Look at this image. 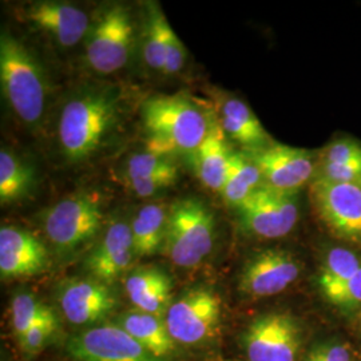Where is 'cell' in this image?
Returning a JSON list of instances; mask_svg holds the SVG:
<instances>
[{"label":"cell","mask_w":361,"mask_h":361,"mask_svg":"<svg viewBox=\"0 0 361 361\" xmlns=\"http://www.w3.org/2000/svg\"><path fill=\"white\" fill-rule=\"evenodd\" d=\"M177 177H178V173H169V174H162V176H157L146 180H133L128 182L131 190L137 195L152 197L173 186L174 182L177 180Z\"/></svg>","instance_id":"1f68e13d"},{"label":"cell","mask_w":361,"mask_h":361,"mask_svg":"<svg viewBox=\"0 0 361 361\" xmlns=\"http://www.w3.org/2000/svg\"><path fill=\"white\" fill-rule=\"evenodd\" d=\"M135 256L131 226L126 222L110 224L104 237L85 261L91 279L111 285L126 273Z\"/></svg>","instance_id":"2e32d148"},{"label":"cell","mask_w":361,"mask_h":361,"mask_svg":"<svg viewBox=\"0 0 361 361\" xmlns=\"http://www.w3.org/2000/svg\"><path fill=\"white\" fill-rule=\"evenodd\" d=\"M325 298L341 310H352L361 307V268L344 284L325 295Z\"/></svg>","instance_id":"f546056e"},{"label":"cell","mask_w":361,"mask_h":361,"mask_svg":"<svg viewBox=\"0 0 361 361\" xmlns=\"http://www.w3.org/2000/svg\"><path fill=\"white\" fill-rule=\"evenodd\" d=\"M361 268V258L347 247H334L324 259L319 286L324 296L332 292L337 286L344 284Z\"/></svg>","instance_id":"4316f807"},{"label":"cell","mask_w":361,"mask_h":361,"mask_svg":"<svg viewBox=\"0 0 361 361\" xmlns=\"http://www.w3.org/2000/svg\"><path fill=\"white\" fill-rule=\"evenodd\" d=\"M141 116L147 134L146 150L169 158L192 157L213 126L205 113L183 94L150 97L143 102Z\"/></svg>","instance_id":"7a4b0ae2"},{"label":"cell","mask_w":361,"mask_h":361,"mask_svg":"<svg viewBox=\"0 0 361 361\" xmlns=\"http://www.w3.org/2000/svg\"><path fill=\"white\" fill-rule=\"evenodd\" d=\"M0 86L18 119L38 128L46 109V77L34 54L6 30L0 35Z\"/></svg>","instance_id":"3957f363"},{"label":"cell","mask_w":361,"mask_h":361,"mask_svg":"<svg viewBox=\"0 0 361 361\" xmlns=\"http://www.w3.org/2000/svg\"><path fill=\"white\" fill-rule=\"evenodd\" d=\"M221 298L207 288H194L171 302L165 323L171 338L183 345H195L217 334Z\"/></svg>","instance_id":"ba28073f"},{"label":"cell","mask_w":361,"mask_h":361,"mask_svg":"<svg viewBox=\"0 0 361 361\" xmlns=\"http://www.w3.org/2000/svg\"><path fill=\"white\" fill-rule=\"evenodd\" d=\"M116 325L161 359H168V356L174 352L176 341L169 334L165 320L159 316L142 310H130L118 316Z\"/></svg>","instance_id":"44dd1931"},{"label":"cell","mask_w":361,"mask_h":361,"mask_svg":"<svg viewBox=\"0 0 361 361\" xmlns=\"http://www.w3.org/2000/svg\"><path fill=\"white\" fill-rule=\"evenodd\" d=\"M247 361H297L302 329L286 312H269L247 325L243 337Z\"/></svg>","instance_id":"52a82bcc"},{"label":"cell","mask_w":361,"mask_h":361,"mask_svg":"<svg viewBox=\"0 0 361 361\" xmlns=\"http://www.w3.org/2000/svg\"><path fill=\"white\" fill-rule=\"evenodd\" d=\"M216 221L209 207L189 197L169 209L166 238L162 252L180 268H194L212 253Z\"/></svg>","instance_id":"277c9868"},{"label":"cell","mask_w":361,"mask_h":361,"mask_svg":"<svg viewBox=\"0 0 361 361\" xmlns=\"http://www.w3.org/2000/svg\"><path fill=\"white\" fill-rule=\"evenodd\" d=\"M22 16L63 47L75 46L87 38L90 31L89 15L63 1L46 0L30 3L23 8Z\"/></svg>","instance_id":"5bb4252c"},{"label":"cell","mask_w":361,"mask_h":361,"mask_svg":"<svg viewBox=\"0 0 361 361\" xmlns=\"http://www.w3.org/2000/svg\"><path fill=\"white\" fill-rule=\"evenodd\" d=\"M360 323H361V310H360Z\"/></svg>","instance_id":"e575fe53"},{"label":"cell","mask_w":361,"mask_h":361,"mask_svg":"<svg viewBox=\"0 0 361 361\" xmlns=\"http://www.w3.org/2000/svg\"><path fill=\"white\" fill-rule=\"evenodd\" d=\"M221 129L233 141L257 152L271 146V138L252 109L237 98H228L221 109Z\"/></svg>","instance_id":"d6986e66"},{"label":"cell","mask_w":361,"mask_h":361,"mask_svg":"<svg viewBox=\"0 0 361 361\" xmlns=\"http://www.w3.org/2000/svg\"><path fill=\"white\" fill-rule=\"evenodd\" d=\"M119 116L118 87H91L68 99L58 122L59 145L67 161L82 162L95 154L116 129Z\"/></svg>","instance_id":"6da1fadb"},{"label":"cell","mask_w":361,"mask_h":361,"mask_svg":"<svg viewBox=\"0 0 361 361\" xmlns=\"http://www.w3.org/2000/svg\"><path fill=\"white\" fill-rule=\"evenodd\" d=\"M264 185L259 169L245 153H232L226 180L221 190L225 202L237 207Z\"/></svg>","instance_id":"cb8c5ba5"},{"label":"cell","mask_w":361,"mask_h":361,"mask_svg":"<svg viewBox=\"0 0 361 361\" xmlns=\"http://www.w3.org/2000/svg\"><path fill=\"white\" fill-rule=\"evenodd\" d=\"M232 152L225 142L224 131L219 126H212L205 141L190 158L197 177L207 189L221 192L226 180Z\"/></svg>","instance_id":"ffe728a7"},{"label":"cell","mask_w":361,"mask_h":361,"mask_svg":"<svg viewBox=\"0 0 361 361\" xmlns=\"http://www.w3.org/2000/svg\"><path fill=\"white\" fill-rule=\"evenodd\" d=\"M310 200L329 232L361 245V185L314 178L310 183Z\"/></svg>","instance_id":"9c48e42d"},{"label":"cell","mask_w":361,"mask_h":361,"mask_svg":"<svg viewBox=\"0 0 361 361\" xmlns=\"http://www.w3.org/2000/svg\"><path fill=\"white\" fill-rule=\"evenodd\" d=\"M169 173H178L171 158L149 150L131 155L126 165V180H146Z\"/></svg>","instance_id":"83f0119b"},{"label":"cell","mask_w":361,"mask_h":361,"mask_svg":"<svg viewBox=\"0 0 361 361\" xmlns=\"http://www.w3.org/2000/svg\"><path fill=\"white\" fill-rule=\"evenodd\" d=\"M59 325H52V324H44V325H37L32 326L27 331L26 334L20 336L18 338L19 345L22 349L30 353V355H35L39 350L46 347V344L50 341L55 331L58 329Z\"/></svg>","instance_id":"4dcf8cb0"},{"label":"cell","mask_w":361,"mask_h":361,"mask_svg":"<svg viewBox=\"0 0 361 361\" xmlns=\"http://www.w3.org/2000/svg\"><path fill=\"white\" fill-rule=\"evenodd\" d=\"M34 169L7 149L0 152V204L10 205L26 198L35 188Z\"/></svg>","instance_id":"603a6c76"},{"label":"cell","mask_w":361,"mask_h":361,"mask_svg":"<svg viewBox=\"0 0 361 361\" xmlns=\"http://www.w3.org/2000/svg\"><path fill=\"white\" fill-rule=\"evenodd\" d=\"M171 31L173 28L169 25L168 19L161 8L157 4H152L146 25L142 54L146 65L155 71H164Z\"/></svg>","instance_id":"484cf974"},{"label":"cell","mask_w":361,"mask_h":361,"mask_svg":"<svg viewBox=\"0 0 361 361\" xmlns=\"http://www.w3.org/2000/svg\"><path fill=\"white\" fill-rule=\"evenodd\" d=\"M300 273V262L288 250L264 249L246 261L238 289L250 298L276 296L293 284Z\"/></svg>","instance_id":"4fadbf2b"},{"label":"cell","mask_w":361,"mask_h":361,"mask_svg":"<svg viewBox=\"0 0 361 361\" xmlns=\"http://www.w3.org/2000/svg\"><path fill=\"white\" fill-rule=\"evenodd\" d=\"M307 361H350V352L343 343L326 341L312 349Z\"/></svg>","instance_id":"d6a6232c"},{"label":"cell","mask_w":361,"mask_h":361,"mask_svg":"<svg viewBox=\"0 0 361 361\" xmlns=\"http://www.w3.org/2000/svg\"><path fill=\"white\" fill-rule=\"evenodd\" d=\"M237 213L244 232L265 240L288 235L300 219L295 195L277 192L267 185L259 186L237 207Z\"/></svg>","instance_id":"30bf717a"},{"label":"cell","mask_w":361,"mask_h":361,"mask_svg":"<svg viewBox=\"0 0 361 361\" xmlns=\"http://www.w3.org/2000/svg\"><path fill=\"white\" fill-rule=\"evenodd\" d=\"M259 169L264 185L295 195L316 176L317 159L310 152L288 145H274L257 152H244Z\"/></svg>","instance_id":"7c38bea8"},{"label":"cell","mask_w":361,"mask_h":361,"mask_svg":"<svg viewBox=\"0 0 361 361\" xmlns=\"http://www.w3.org/2000/svg\"><path fill=\"white\" fill-rule=\"evenodd\" d=\"M10 317L13 335L16 338L25 335L27 331L37 325L52 324L59 325L54 310L40 301L32 293H18L13 297L10 305Z\"/></svg>","instance_id":"d4e9b609"},{"label":"cell","mask_w":361,"mask_h":361,"mask_svg":"<svg viewBox=\"0 0 361 361\" xmlns=\"http://www.w3.org/2000/svg\"><path fill=\"white\" fill-rule=\"evenodd\" d=\"M314 178L337 182V183L361 185V158L348 161V162H341V164H319L317 162Z\"/></svg>","instance_id":"f1b7e54d"},{"label":"cell","mask_w":361,"mask_h":361,"mask_svg":"<svg viewBox=\"0 0 361 361\" xmlns=\"http://www.w3.org/2000/svg\"><path fill=\"white\" fill-rule=\"evenodd\" d=\"M50 264L49 250L32 233L16 226L0 229V274L3 280L40 274Z\"/></svg>","instance_id":"9a60e30c"},{"label":"cell","mask_w":361,"mask_h":361,"mask_svg":"<svg viewBox=\"0 0 361 361\" xmlns=\"http://www.w3.org/2000/svg\"><path fill=\"white\" fill-rule=\"evenodd\" d=\"M125 288L135 310L159 317L166 314L173 302L171 279L159 268H140L131 271Z\"/></svg>","instance_id":"ac0fdd59"},{"label":"cell","mask_w":361,"mask_h":361,"mask_svg":"<svg viewBox=\"0 0 361 361\" xmlns=\"http://www.w3.org/2000/svg\"><path fill=\"white\" fill-rule=\"evenodd\" d=\"M59 304L68 323L90 325L107 317L116 308V300L109 285L94 279H77L62 286Z\"/></svg>","instance_id":"e0dca14e"},{"label":"cell","mask_w":361,"mask_h":361,"mask_svg":"<svg viewBox=\"0 0 361 361\" xmlns=\"http://www.w3.org/2000/svg\"><path fill=\"white\" fill-rule=\"evenodd\" d=\"M134 44L129 8L111 4L95 18L86 38V61L98 74H113L128 65Z\"/></svg>","instance_id":"8992f818"},{"label":"cell","mask_w":361,"mask_h":361,"mask_svg":"<svg viewBox=\"0 0 361 361\" xmlns=\"http://www.w3.org/2000/svg\"><path fill=\"white\" fill-rule=\"evenodd\" d=\"M186 59V50L180 39L177 37L174 31H171L169 37L168 51H166V58H165V65H164V74L166 75H174L180 73Z\"/></svg>","instance_id":"836d02e7"},{"label":"cell","mask_w":361,"mask_h":361,"mask_svg":"<svg viewBox=\"0 0 361 361\" xmlns=\"http://www.w3.org/2000/svg\"><path fill=\"white\" fill-rule=\"evenodd\" d=\"M102 219L99 198L82 192L50 207L43 217V228L56 250L73 253L98 235Z\"/></svg>","instance_id":"5b68a950"},{"label":"cell","mask_w":361,"mask_h":361,"mask_svg":"<svg viewBox=\"0 0 361 361\" xmlns=\"http://www.w3.org/2000/svg\"><path fill=\"white\" fill-rule=\"evenodd\" d=\"M67 352L77 361H168L145 348L116 324H104L73 336Z\"/></svg>","instance_id":"8fae6325"},{"label":"cell","mask_w":361,"mask_h":361,"mask_svg":"<svg viewBox=\"0 0 361 361\" xmlns=\"http://www.w3.org/2000/svg\"><path fill=\"white\" fill-rule=\"evenodd\" d=\"M168 217L169 209L162 204H149L141 207L130 225L137 257H150L162 252Z\"/></svg>","instance_id":"7402d4cb"}]
</instances>
